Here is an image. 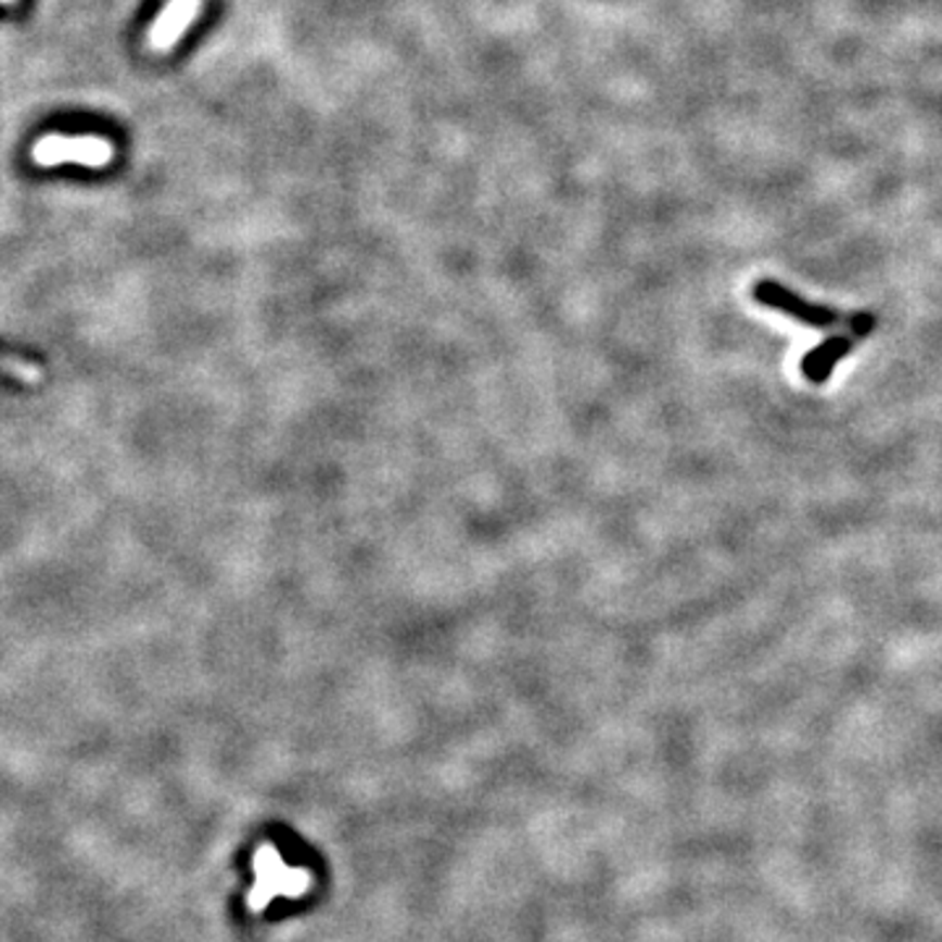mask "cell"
Returning a JSON list of instances; mask_svg holds the SVG:
<instances>
[{
    "label": "cell",
    "instance_id": "5",
    "mask_svg": "<svg viewBox=\"0 0 942 942\" xmlns=\"http://www.w3.org/2000/svg\"><path fill=\"white\" fill-rule=\"evenodd\" d=\"M854 343H856L854 335H830V339L817 343V346H814L812 352H806L804 359H801V372H804V378L810 380L812 385L827 383L832 369L851 354Z\"/></svg>",
    "mask_w": 942,
    "mask_h": 942
},
{
    "label": "cell",
    "instance_id": "6",
    "mask_svg": "<svg viewBox=\"0 0 942 942\" xmlns=\"http://www.w3.org/2000/svg\"><path fill=\"white\" fill-rule=\"evenodd\" d=\"M0 365H5L11 369V372L18 374V378L29 380V383H37V380H42V367H37L35 361H24V359H14L11 354H0Z\"/></svg>",
    "mask_w": 942,
    "mask_h": 942
},
{
    "label": "cell",
    "instance_id": "1",
    "mask_svg": "<svg viewBox=\"0 0 942 942\" xmlns=\"http://www.w3.org/2000/svg\"><path fill=\"white\" fill-rule=\"evenodd\" d=\"M751 294H754V302H760L762 307L778 309L782 315L791 317V320L810 324V328L817 330H832L845 324V328L851 330V335L862 341L877 328V317L871 315V311H851V315H843V311L823 307V304L806 302L804 296L786 289L778 280H760V283H754Z\"/></svg>",
    "mask_w": 942,
    "mask_h": 942
},
{
    "label": "cell",
    "instance_id": "3",
    "mask_svg": "<svg viewBox=\"0 0 942 942\" xmlns=\"http://www.w3.org/2000/svg\"><path fill=\"white\" fill-rule=\"evenodd\" d=\"M113 144L100 137H61V133H50L40 139L31 150V157L40 165H59V163H79L87 168H103L113 161Z\"/></svg>",
    "mask_w": 942,
    "mask_h": 942
},
{
    "label": "cell",
    "instance_id": "2",
    "mask_svg": "<svg viewBox=\"0 0 942 942\" xmlns=\"http://www.w3.org/2000/svg\"><path fill=\"white\" fill-rule=\"evenodd\" d=\"M254 871H257V884L250 890V908L252 912H263L276 895H289L296 899L311 884V877L304 869L285 867L276 845L265 843L263 849L254 854Z\"/></svg>",
    "mask_w": 942,
    "mask_h": 942
},
{
    "label": "cell",
    "instance_id": "7",
    "mask_svg": "<svg viewBox=\"0 0 942 942\" xmlns=\"http://www.w3.org/2000/svg\"><path fill=\"white\" fill-rule=\"evenodd\" d=\"M0 3H11V0H0Z\"/></svg>",
    "mask_w": 942,
    "mask_h": 942
},
{
    "label": "cell",
    "instance_id": "4",
    "mask_svg": "<svg viewBox=\"0 0 942 942\" xmlns=\"http://www.w3.org/2000/svg\"><path fill=\"white\" fill-rule=\"evenodd\" d=\"M202 14V0H168L161 16L155 18L150 29V48L155 53H168L174 50L181 35L196 22V16Z\"/></svg>",
    "mask_w": 942,
    "mask_h": 942
}]
</instances>
